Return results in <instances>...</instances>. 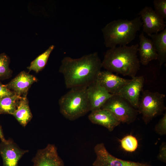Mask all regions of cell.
<instances>
[{"label":"cell","instance_id":"d6986e66","mask_svg":"<svg viewBox=\"0 0 166 166\" xmlns=\"http://www.w3.org/2000/svg\"><path fill=\"white\" fill-rule=\"evenodd\" d=\"M21 97L15 94L0 99V114H9L12 115L16 110Z\"/></svg>","mask_w":166,"mask_h":166},{"label":"cell","instance_id":"52a82bcc","mask_svg":"<svg viewBox=\"0 0 166 166\" xmlns=\"http://www.w3.org/2000/svg\"><path fill=\"white\" fill-rule=\"evenodd\" d=\"M96 157L93 166H154L147 163L124 160L117 158L109 153L103 143L97 144L94 147Z\"/></svg>","mask_w":166,"mask_h":166},{"label":"cell","instance_id":"277c9868","mask_svg":"<svg viewBox=\"0 0 166 166\" xmlns=\"http://www.w3.org/2000/svg\"><path fill=\"white\" fill-rule=\"evenodd\" d=\"M87 88L80 87L70 89L60 99V112L67 119L74 120L90 111Z\"/></svg>","mask_w":166,"mask_h":166},{"label":"cell","instance_id":"ac0fdd59","mask_svg":"<svg viewBox=\"0 0 166 166\" xmlns=\"http://www.w3.org/2000/svg\"><path fill=\"white\" fill-rule=\"evenodd\" d=\"M12 115L23 127L26 126L31 120L32 115L26 97L20 98L16 109Z\"/></svg>","mask_w":166,"mask_h":166},{"label":"cell","instance_id":"30bf717a","mask_svg":"<svg viewBox=\"0 0 166 166\" xmlns=\"http://www.w3.org/2000/svg\"><path fill=\"white\" fill-rule=\"evenodd\" d=\"M28 152L20 149L11 139L1 141L0 144V154L3 166H18L22 156Z\"/></svg>","mask_w":166,"mask_h":166},{"label":"cell","instance_id":"8fae6325","mask_svg":"<svg viewBox=\"0 0 166 166\" xmlns=\"http://www.w3.org/2000/svg\"><path fill=\"white\" fill-rule=\"evenodd\" d=\"M96 81L101 86L112 95L118 94L120 90L128 84L131 79L120 77L106 70L101 71Z\"/></svg>","mask_w":166,"mask_h":166},{"label":"cell","instance_id":"3957f363","mask_svg":"<svg viewBox=\"0 0 166 166\" xmlns=\"http://www.w3.org/2000/svg\"><path fill=\"white\" fill-rule=\"evenodd\" d=\"M142 25L139 16L131 20L119 19L112 21L102 30L104 44L109 48L117 45H126L135 39Z\"/></svg>","mask_w":166,"mask_h":166},{"label":"cell","instance_id":"9a60e30c","mask_svg":"<svg viewBox=\"0 0 166 166\" xmlns=\"http://www.w3.org/2000/svg\"><path fill=\"white\" fill-rule=\"evenodd\" d=\"M88 118L92 123L104 126L110 132L121 123L110 111L103 109L91 111Z\"/></svg>","mask_w":166,"mask_h":166},{"label":"cell","instance_id":"5bb4252c","mask_svg":"<svg viewBox=\"0 0 166 166\" xmlns=\"http://www.w3.org/2000/svg\"><path fill=\"white\" fill-rule=\"evenodd\" d=\"M37 81L34 76L22 71L6 85L9 89L12 90L16 94L25 97L31 85Z\"/></svg>","mask_w":166,"mask_h":166},{"label":"cell","instance_id":"44dd1931","mask_svg":"<svg viewBox=\"0 0 166 166\" xmlns=\"http://www.w3.org/2000/svg\"><path fill=\"white\" fill-rule=\"evenodd\" d=\"M121 146L125 151L133 152L137 149L138 143L136 138L131 135H127L120 140Z\"/></svg>","mask_w":166,"mask_h":166},{"label":"cell","instance_id":"2e32d148","mask_svg":"<svg viewBox=\"0 0 166 166\" xmlns=\"http://www.w3.org/2000/svg\"><path fill=\"white\" fill-rule=\"evenodd\" d=\"M140 42L138 50L140 63L144 65L150 61L157 60L158 55L155 46L151 40L147 38L142 32L139 36Z\"/></svg>","mask_w":166,"mask_h":166},{"label":"cell","instance_id":"8992f818","mask_svg":"<svg viewBox=\"0 0 166 166\" xmlns=\"http://www.w3.org/2000/svg\"><path fill=\"white\" fill-rule=\"evenodd\" d=\"M101 109L110 111L121 123L127 124L134 121L138 113L137 109L118 94L113 95Z\"/></svg>","mask_w":166,"mask_h":166},{"label":"cell","instance_id":"d4e9b609","mask_svg":"<svg viewBox=\"0 0 166 166\" xmlns=\"http://www.w3.org/2000/svg\"><path fill=\"white\" fill-rule=\"evenodd\" d=\"M15 94L13 91H11L6 86L0 82V99L10 97Z\"/></svg>","mask_w":166,"mask_h":166},{"label":"cell","instance_id":"cb8c5ba5","mask_svg":"<svg viewBox=\"0 0 166 166\" xmlns=\"http://www.w3.org/2000/svg\"><path fill=\"white\" fill-rule=\"evenodd\" d=\"M155 130L158 134L164 135L166 134V113L159 120L155 127Z\"/></svg>","mask_w":166,"mask_h":166},{"label":"cell","instance_id":"603a6c76","mask_svg":"<svg viewBox=\"0 0 166 166\" xmlns=\"http://www.w3.org/2000/svg\"><path fill=\"white\" fill-rule=\"evenodd\" d=\"M154 10L164 20L166 19V0H154Z\"/></svg>","mask_w":166,"mask_h":166},{"label":"cell","instance_id":"ba28073f","mask_svg":"<svg viewBox=\"0 0 166 166\" xmlns=\"http://www.w3.org/2000/svg\"><path fill=\"white\" fill-rule=\"evenodd\" d=\"M143 31L147 35L158 33L165 28L166 22L151 7L145 6L138 13Z\"/></svg>","mask_w":166,"mask_h":166},{"label":"cell","instance_id":"7c38bea8","mask_svg":"<svg viewBox=\"0 0 166 166\" xmlns=\"http://www.w3.org/2000/svg\"><path fill=\"white\" fill-rule=\"evenodd\" d=\"M144 79L142 76H136L120 90L118 95L127 101L137 109L140 93L142 91Z\"/></svg>","mask_w":166,"mask_h":166},{"label":"cell","instance_id":"9c48e42d","mask_svg":"<svg viewBox=\"0 0 166 166\" xmlns=\"http://www.w3.org/2000/svg\"><path fill=\"white\" fill-rule=\"evenodd\" d=\"M33 166H65L54 144H49L44 148L37 152L32 159Z\"/></svg>","mask_w":166,"mask_h":166},{"label":"cell","instance_id":"4316f807","mask_svg":"<svg viewBox=\"0 0 166 166\" xmlns=\"http://www.w3.org/2000/svg\"><path fill=\"white\" fill-rule=\"evenodd\" d=\"M0 139H1V141H4L6 140L5 139L3 134L2 132V130L1 127L0 126Z\"/></svg>","mask_w":166,"mask_h":166},{"label":"cell","instance_id":"7402d4cb","mask_svg":"<svg viewBox=\"0 0 166 166\" xmlns=\"http://www.w3.org/2000/svg\"><path fill=\"white\" fill-rule=\"evenodd\" d=\"M10 59L5 53L0 54V77H6L11 73L9 67Z\"/></svg>","mask_w":166,"mask_h":166},{"label":"cell","instance_id":"484cf974","mask_svg":"<svg viewBox=\"0 0 166 166\" xmlns=\"http://www.w3.org/2000/svg\"><path fill=\"white\" fill-rule=\"evenodd\" d=\"M157 159L164 163H166V143L163 142L160 144L159 153L157 156Z\"/></svg>","mask_w":166,"mask_h":166},{"label":"cell","instance_id":"7a4b0ae2","mask_svg":"<svg viewBox=\"0 0 166 166\" xmlns=\"http://www.w3.org/2000/svg\"><path fill=\"white\" fill-rule=\"evenodd\" d=\"M138 48L137 44L110 48L106 51L102 61V67L113 73L128 76L132 78L134 77L140 68L137 55Z\"/></svg>","mask_w":166,"mask_h":166},{"label":"cell","instance_id":"ffe728a7","mask_svg":"<svg viewBox=\"0 0 166 166\" xmlns=\"http://www.w3.org/2000/svg\"><path fill=\"white\" fill-rule=\"evenodd\" d=\"M54 48V45L49 46L44 52L33 61L28 68L29 70L38 73L43 69L46 65L49 57Z\"/></svg>","mask_w":166,"mask_h":166},{"label":"cell","instance_id":"4fadbf2b","mask_svg":"<svg viewBox=\"0 0 166 166\" xmlns=\"http://www.w3.org/2000/svg\"><path fill=\"white\" fill-rule=\"evenodd\" d=\"M87 91L91 112L101 109L113 95L100 85L97 81L87 87Z\"/></svg>","mask_w":166,"mask_h":166},{"label":"cell","instance_id":"5b68a950","mask_svg":"<svg viewBox=\"0 0 166 166\" xmlns=\"http://www.w3.org/2000/svg\"><path fill=\"white\" fill-rule=\"evenodd\" d=\"M165 95L148 90L142 91L137 110L141 114L144 123L148 124L154 118L161 115L166 109L164 103Z\"/></svg>","mask_w":166,"mask_h":166},{"label":"cell","instance_id":"6da1fadb","mask_svg":"<svg viewBox=\"0 0 166 166\" xmlns=\"http://www.w3.org/2000/svg\"><path fill=\"white\" fill-rule=\"evenodd\" d=\"M102 61L97 52L78 58L64 57L59 72L63 75L67 88L87 87L96 81L101 71Z\"/></svg>","mask_w":166,"mask_h":166},{"label":"cell","instance_id":"e0dca14e","mask_svg":"<svg viewBox=\"0 0 166 166\" xmlns=\"http://www.w3.org/2000/svg\"><path fill=\"white\" fill-rule=\"evenodd\" d=\"M150 37L156 50L159 65L166 61V28L160 33L148 35Z\"/></svg>","mask_w":166,"mask_h":166}]
</instances>
